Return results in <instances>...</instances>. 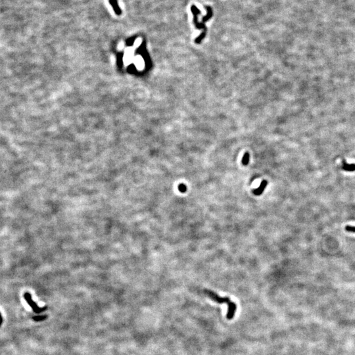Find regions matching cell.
Segmentation results:
<instances>
[{
	"instance_id": "cell-1",
	"label": "cell",
	"mask_w": 355,
	"mask_h": 355,
	"mask_svg": "<svg viewBox=\"0 0 355 355\" xmlns=\"http://www.w3.org/2000/svg\"><path fill=\"white\" fill-rule=\"evenodd\" d=\"M205 9L207 11V14L205 17L202 18L201 22H199V21H198V16L201 14V11L195 6V5H192L191 7V11L193 15V23H194V25L197 29H202L203 30L202 33L195 40V42L196 44H200L202 40L205 38L207 32V29L205 23L206 21H208L213 15V10H212V9L210 6H206Z\"/></svg>"
},
{
	"instance_id": "cell-2",
	"label": "cell",
	"mask_w": 355,
	"mask_h": 355,
	"mask_svg": "<svg viewBox=\"0 0 355 355\" xmlns=\"http://www.w3.org/2000/svg\"><path fill=\"white\" fill-rule=\"evenodd\" d=\"M204 293L207 295L211 299H213V301H214L215 302L220 303V304H222V303H225V304H227L228 305V311H227V314H226V318L227 319L230 320H232L233 318V317L236 315V312L237 310V305L234 302L232 301L231 299H230L228 297H220L218 296L217 294L215 293L214 292L210 291V290H205Z\"/></svg>"
},
{
	"instance_id": "cell-3",
	"label": "cell",
	"mask_w": 355,
	"mask_h": 355,
	"mask_svg": "<svg viewBox=\"0 0 355 355\" xmlns=\"http://www.w3.org/2000/svg\"><path fill=\"white\" fill-rule=\"evenodd\" d=\"M24 298L25 299L26 301L27 302V303L29 304V305L31 307V308H32V310L33 311L36 313V314H39V313L45 311L47 310V307H44L43 308H40L38 305H37V304L33 301L32 299V296L30 293H25L24 294Z\"/></svg>"
},
{
	"instance_id": "cell-4",
	"label": "cell",
	"mask_w": 355,
	"mask_h": 355,
	"mask_svg": "<svg viewBox=\"0 0 355 355\" xmlns=\"http://www.w3.org/2000/svg\"><path fill=\"white\" fill-rule=\"evenodd\" d=\"M267 184H268V182H267L266 180H263L261 182L260 185L259 186V187L256 189V190H254L253 191V193H254L255 195H260L262 193V192L264 191V189L266 188V187L267 186Z\"/></svg>"
},
{
	"instance_id": "cell-5",
	"label": "cell",
	"mask_w": 355,
	"mask_h": 355,
	"mask_svg": "<svg viewBox=\"0 0 355 355\" xmlns=\"http://www.w3.org/2000/svg\"><path fill=\"white\" fill-rule=\"evenodd\" d=\"M342 168L344 170H345V171L353 172V171H355V164H347L346 162H345V161H343Z\"/></svg>"
},
{
	"instance_id": "cell-6",
	"label": "cell",
	"mask_w": 355,
	"mask_h": 355,
	"mask_svg": "<svg viewBox=\"0 0 355 355\" xmlns=\"http://www.w3.org/2000/svg\"><path fill=\"white\" fill-rule=\"evenodd\" d=\"M249 162V153H245L244 154L243 159H242V163L243 165H247Z\"/></svg>"
},
{
	"instance_id": "cell-7",
	"label": "cell",
	"mask_w": 355,
	"mask_h": 355,
	"mask_svg": "<svg viewBox=\"0 0 355 355\" xmlns=\"http://www.w3.org/2000/svg\"><path fill=\"white\" fill-rule=\"evenodd\" d=\"M48 316H34L32 317V318L33 320L36 322H40V321H43L44 320H45L47 318Z\"/></svg>"
},
{
	"instance_id": "cell-8",
	"label": "cell",
	"mask_w": 355,
	"mask_h": 355,
	"mask_svg": "<svg viewBox=\"0 0 355 355\" xmlns=\"http://www.w3.org/2000/svg\"><path fill=\"white\" fill-rule=\"evenodd\" d=\"M178 190L182 193H185L187 191V187L185 184H179L178 186Z\"/></svg>"
},
{
	"instance_id": "cell-9",
	"label": "cell",
	"mask_w": 355,
	"mask_h": 355,
	"mask_svg": "<svg viewBox=\"0 0 355 355\" xmlns=\"http://www.w3.org/2000/svg\"><path fill=\"white\" fill-rule=\"evenodd\" d=\"M345 230H346L347 232L355 233V226H347L345 227Z\"/></svg>"
},
{
	"instance_id": "cell-10",
	"label": "cell",
	"mask_w": 355,
	"mask_h": 355,
	"mask_svg": "<svg viewBox=\"0 0 355 355\" xmlns=\"http://www.w3.org/2000/svg\"><path fill=\"white\" fill-rule=\"evenodd\" d=\"M2 322H3V318H2V316L1 315V313H0V326H1Z\"/></svg>"
}]
</instances>
